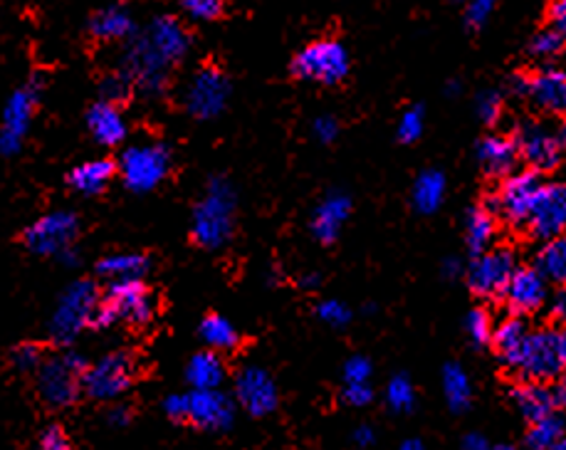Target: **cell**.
Returning <instances> with one entry per match:
<instances>
[{
    "mask_svg": "<svg viewBox=\"0 0 566 450\" xmlns=\"http://www.w3.org/2000/svg\"><path fill=\"white\" fill-rule=\"evenodd\" d=\"M87 129L99 147H119L127 139V119L119 105L99 99L87 111Z\"/></svg>",
    "mask_w": 566,
    "mask_h": 450,
    "instance_id": "7402d4cb",
    "label": "cell"
},
{
    "mask_svg": "<svg viewBox=\"0 0 566 450\" xmlns=\"http://www.w3.org/2000/svg\"><path fill=\"white\" fill-rule=\"evenodd\" d=\"M549 314L554 322L566 324V285H559V290L549 298Z\"/></svg>",
    "mask_w": 566,
    "mask_h": 450,
    "instance_id": "816d5d0a",
    "label": "cell"
},
{
    "mask_svg": "<svg viewBox=\"0 0 566 450\" xmlns=\"http://www.w3.org/2000/svg\"><path fill=\"white\" fill-rule=\"evenodd\" d=\"M476 111H478L482 125H498L502 111H504V99L500 92H495V89L480 92L476 99Z\"/></svg>",
    "mask_w": 566,
    "mask_h": 450,
    "instance_id": "b9f144b4",
    "label": "cell"
},
{
    "mask_svg": "<svg viewBox=\"0 0 566 450\" xmlns=\"http://www.w3.org/2000/svg\"><path fill=\"white\" fill-rule=\"evenodd\" d=\"M498 0H468V13H466V20L470 28H480L488 23V18L492 10H495Z\"/></svg>",
    "mask_w": 566,
    "mask_h": 450,
    "instance_id": "7dc6e473",
    "label": "cell"
},
{
    "mask_svg": "<svg viewBox=\"0 0 566 450\" xmlns=\"http://www.w3.org/2000/svg\"><path fill=\"white\" fill-rule=\"evenodd\" d=\"M300 285H302L305 290H314V288H319V275H317V272H307V275H302Z\"/></svg>",
    "mask_w": 566,
    "mask_h": 450,
    "instance_id": "680465c9",
    "label": "cell"
},
{
    "mask_svg": "<svg viewBox=\"0 0 566 450\" xmlns=\"http://www.w3.org/2000/svg\"><path fill=\"white\" fill-rule=\"evenodd\" d=\"M557 450H566V436H564V438H562V441L557 443Z\"/></svg>",
    "mask_w": 566,
    "mask_h": 450,
    "instance_id": "e7e4bbea",
    "label": "cell"
},
{
    "mask_svg": "<svg viewBox=\"0 0 566 450\" xmlns=\"http://www.w3.org/2000/svg\"><path fill=\"white\" fill-rule=\"evenodd\" d=\"M446 189L448 181L440 171L428 169L420 173V176L414 181V191H410V201H414V208L418 213H436L442 206V199H446Z\"/></svg>",
    "mask_w": 566,
    "mask_h": 450,
    "instance_id": "f1b7e54d",
    "label": "cell"
},
{
    "mask_svg": "<svg viewBox=\"0 0 566 450\" xmlns=\"http://www.w3.org/2000/svg\"><path fill=\"white\" fill-rule=\"evenodd\" d=\"M312 135L317 141H322V144H332V141L339 137V121L329 115L317 117L312 125Z\"/></svg>",
    "mask_w": 566,
    "mask_h": 450,
    "instance_id": "681fc988",
    "label": "cell"
},
{
    "mask_svg": "<svg viewBox=\"0 0 566 450\" xmlns=\"http://www.w3.org/2000/svg\"><path fill=\"white\" fill-rule=\"evenodd\" d=\"M557 137H559V144H562L564 151H566V115H564V121L559 125V129H557Z\"/></svg>",
    "mask_w": 566,
    "mask_h": 450,
    "instance_id": "6125c7cd",
    "label": "cell"
},
{
    "mask_svg": "<svg viewBox=\"0 0 566 450\" xmlns=\"http://www.w3.org/2000/svg\"><path fill=\"white\" fill-rule=\"evenodd\" d=\"M40 448L45 450H67L70 448V436L65 433L63 426H47L43 433H40Z\"/></svg>",
    "mask_w": 566,
    "mask_h": 450,
    "instance_id": "c3c4849f",
    "label": "cell"
},
{
    "mask_svg": "<svg viewBox=\"0 0 566 450\" xmlns=\"http://www.w3.org/2000/svg\"><path fill=\"white\" fill-rule=\"evenodd\" d=\"M492 330H495V324H492V317L485 310H472L466 317V334L476 346L490 344L492 342Z\"/></svg>",
    "mask_w": 566,
    "mask_h": 450,
    "instance_id": "ab89813d",
    "label": "cell"
},
{
    "mask_svg": "<svg viewBox=\"0 0 566 450\" xmlns=\"http://www.w3.org/2000/svg\"><path fill=\"white\" fill-rule=\"evenodd\" d=\"M79 233V218L72 211H53L47 216L38 218L33 225H28L23 233V243L30 253L43 255V258H53V255H63L72 248Z\"/></svg>",
    "mask_w": 566,
    "mask_h": 450,
    "instance_id": "7c38bea8",
    "label": "cell"
},
{
    "mask_svg": "<svg viewBox=\"0 0 566 450\" xmlns=\"http://www.w3.org/2000/svg\"><path fill=\"white\" fill-rule=\"evenodd\" d=\"M235 208H238V196H235L231 181L223 176L211 179L191 216V235L195 245H201L203 250L225 248L235 231Z\"/></svg>",
    "mask_w": 566,
    "mask_h": 450,
    "instance_id": "6da1fadb",
    "label": "cell"
},
{
    "mask_svg": "<svg viewBox=\"0 0 566 450\" xmlns=\"http://www.w3.org/2000/svg\"><path fill=\"white\" fill-rule=\"evenodd\" d=\"M549 25L566 38V0H552L549 6Z\"/></svg>",
    "mask_w": 566,
    "mask_h": 450,
    "instance_id": "f5cc1de1",
    "label": "cell"
},
{
    "mask_svg": "<svg viewBox=\"0 0 566 450\" xmlns=\"http://www.w3.org/2000/svg\"><path fill=\"white\" fill-rule=\"evenodd\" d=\"M137 374L134 356L127 352L105 354L95 364H87L85 376H82V394H87L95 401H111L129 392Z\"/></svg>",
    "mask_w": 566,
    "mask_h": 450,
    "instance_id": "8fae6325",
    "label": "cell"
},
{
    "mask_svg": "<svg viewBox=\"0 0 566 450\" xmlns=\"http://www.w3.org/2000/svg\"><path fill=\"white\" fill-rule=\"evenodd\" d=\"M424 129H426V115L420 107H410L406 109L404 115L398 119V139L404 141V144H414L420 137H424Z\"/></svg>",
    "mask_w": 566,
    "mask_h": 450,
    "instance_id": "60d3db41",
    "label": "cell"
},
{
    "mask_svg": "<svg viewBox=\"0 0 566 450\" xmlns=\"http://www.w3.org/2000/svg\"><path fill=\"white\" fill-rule=\"evenodd\" d=\"M349 216H352V199L342 191L327 193L322 203L314 208L312 235L319 243L332 245L339 238V233H342Z\"/></svg>",
    "mask_w": 566,
    "mask_h": 450,
    "instance_id": "44dd1931",
    "label": "cell"
},
{
    "mask_svg": "<svg viewBox=\"0 0 566 450\" xmlns=\"http://www.w3.org/2000/svg\"><path fill=\"white\" fill-rule=\"evenodd\" d=\"M107 424L111 428H125L129 424V411L125 406H115L111 411L107 414Z\"/></svg>",
    "mask_w": 566,
    "mask_h": 450,
    "instance_id": "11a10c76",
    "label": "cell"
},
{
    "mask_svg": "<svg viewBox=\"0 0 566 450\" xmlns=\"http://www.w3.org/2000/svg\"><path fill=\"white\" fill-rule=\"evenodd\" d=\"M225 10V0H181V13L193 23H211Z\"/></svg>",
    "mask_w": 566,
    "mask_h": 450,
    "instance_id": "f35d334b",
    "label": "cell"
},
{
    "mask_svg": "<svg viewBox=\"0 0 566 450\" xmlns=\"http://www.w3.org/2000/svg\"><path fill=\"white\" fill-rule=\"evenodd\" d=\"M530 326L527 322L522 320V314H510L504 317L502 322L495 324V330H492V346H495L500 360H510V356L520 350V344L524 336H527Z\"/></svg>",
    "mask_w": 566,
    "mask_h": 450,
    "instance_id": "e575fe53",
    "label": "cell"
},
{
    "mask_svg": "<svg viewBox=\"0 0 566 450\" xmlns=\"http://www.w3.org/2000/svg\"><path fill=\"white\" fill-rule=\"evenodd\" d=\"M566 50V38L562 33H557L552 25L540 30L537 35L530 40V55L540 63H552L564 55Z\"/></svg>",
    "mask_w": 566,
    "mask_h": 450,
    "instance_id": "d590c367",
    "label": "cell"
},
{
    "mask_svg": "<svg viewBox=\"0 0 566 450\" xmlns=\"http://www.w3.org/2000/svg\"><path fill=\"white\" fill-rule=\"evenodd\" d=\"M235 401L250 416L265 418L275 414L280 404V392H277L275 378L263 366H245L235 376Z\"/></svg>",
    "mask_w": 566,
    "mask_h": 450,
    "instance_id": "e0dca14e",
    "label": "cell"
},
{
    "mask_svg": "<svg viewBox=\"0 0 566 450\" xmlns=\"http://www.w3.org/2000/svg\"><path fill=\"white\" fill-rule=\"evenodd\" d=\"M352 441L359 446V448H369L376 443V431L372 426H359L356 431L352 433Z\"/></svg>",
    "mask_w": 566,
    "mask_h": 450,
    "instance_id": "db71d44e",
    "label": "cell"
},
{
    "mask_svg": "<svg viewBox=\"0 0 566 450\" xmlns=\"http://www.w3.org/2000/svg\"><path fill=\"white\" fill-rule=\"evenodd\" d=\"M97 272L105 280H139L149 272V258L139 253H115L97 262Z\"/></svg>",
    "mask_w": 566,
    "mask_h": 450,
    "instance_id": "4dcf8cb0",
    "label": "cell"
},
{
    "mask_svg": "<svg viewBox=\"0 0 566 450\" xmlns=\"http://www.w3.org/2000/svg\"><path fill=\"white\" fill-rule=\"evenodd\" d=\"M458 92H460V85H458V82H450V85L446 87V95H450V97H456Z\"/></svg>",
    "mask_w": 566,
    "mask_h": 450,
    "instance_id": "be15d7a7",
    "label": "cell"
},
{
    "mask_svg": "<svg viewBox=\"0 0 566 450\" xmlns=\"http://www.w3.org/2000/svg\"><path fill=\"white\" fill-rule=\"evenodd\" d=\"M153 317V300L143 278L139 280H111L99 300L95 312V330H107V326L117 322H127L134 326L149 324Z\"/></svg>",
    "mask_w": 566,
    "mask_h": 450,
    "instance_id": "277c9868",
    "label": "cell"
},
{
    "mask_svg": "<svg viewBox=\"0 0 566 450\" xmlns=\"http://www.w3.org/2000/svg\"><path fill=\"white\" fill-rule=\"evenodd\" d=\"M349 53L339 40H317L292 60V75L317 85H339L349 75Z\"/></svg>",
    "mask_w": 566,
    "mask_h": 450,
    "instance_id": "ba28073f",
    "label": "cell"
},
{
    "mask_svg": "<svg viewBox=\"0 0 566 450\" xmlns=\"http://www.w3.org/2000/svg\"><path fill=\"white\" fill-rule=\"evenodd\" d=\"M199 334L203 344L215 352H231L241 344V334L235 330L233 322L223 314H209L199 326Z\"/></svg>",
    "mask_w": 566,
    "mask_h": 450,
    "instance_id": "1f68e13d",
    "label": "cell"
},
{
    "mask_svg": "<svg viewBox=\"0 0 566 450\" xmlns=\"http://www.w3.org/2000/svg\"><path fill=\"white\" fill-rule=\"evenodd\" d=\"M462 448H466V450H488L490 441L482 433H468L466 438H462Z\"/></svg>",
    "mask_w": 566,
    "mask_h": 450,
    "instance_id": "9f6ffc18",
    "label": "cell"
},
{
    "mask_svg": "<svg viewBox=\"0 0 566 450\" xmlns=\"http://www.w3.org/2000/svg\"><path fill=\"white\" fill-rule=\"evenodd\" d=\"M386 406L394 414H410L416 406V388L406 374H396L386 386Z\"/></svg>",
    "mask_w": 566,
    "mask_h": 450,
    "instance_id": "8d00e7d4",
    "label": "cell"
},
{
    "mask_svg": "<svg viewBox=\"0 0 566 450\" xmlns=\"http://www.w3.org/2000/svg\"><path fill=\"white\" fill-rule=\"evenodd\" d=\"M517 268V258L510 248H488L478 253L468 265V285L480 298H498Z\"/></svg>",
    "mask_w": 566,
    "mask_h": 450,
    "instance_id": "9a60e30c",
    "label": "cell"
},
{
    "mask_svg": "<svg viewBox=\"0 0 566 450\" xmlns=\"http://www.w3.org/2000/svg\"><path fill=\"white\" fill-rule=\"evenodd\" d=\"M143 38L159 50V53L169 60L171 65H179L191 50V35L186 25L173 15H159L141 30Z\"/></svg>",
    "mask_w": 566,
    "mask_h": 450,
    "instance_id": "ffe728a7",
    "label": "cell"
},
{
    "mask_svg": "<svg viewBox=\"0 0 566 450\" xmlns=\"http://www.w3.org/2000/svg\"><path fill=\"white\" fill-rule=\"evenodd\" d=\"M566 436V418L559 416L557 411H552L547 416L532 421L527 438H524V446L532 450H547V448H557V443Z\"/></svg>",
    "mask_w": 566,
    "mask_h": 450,
    "instance_id": "836d02e7",
    "label": "cell"
},
{
    "mask_svg": "<svg viewBox=\"0 0 566 450\" xmlns=\"http://www.w3.org/2000/svg\"><path fill=\"white\" fill-rule=\"evenodd\" d=\"M40 92H43V82L33 77L8 97L3 119H0V157H15L23 149L40 105Z\"/></svg>",
    "mask_w": 566,
    "mask_h": 450,
    "instance_id": "8992f818",
    "label": "cell"
},
{
    "mask_svg": "<svg viewBox=\"0 0 566 450\" xmlns=\"http://www.w3.org/2000/svg\"><path fill=\"white\" fill-rule=\"evenodd\" d=\"M517 144L514 139L502 137V135H490L478 144V163L480 169L492 179H504L510 176L517 167Z\"/></svg>",
    "mask_w": 566,
    "mask_h": 450,
    "instance_id": "cb8c5ba5",
    "label": "cell"
},
{
    "mask_svg": "<svg viewBox=\"0 0 566 450\" xmlns=\"http://www.w3.org/2000/svg\"><path fill=\"white\" fill-rule=\"evenodd\" d=\"M495 216H498V213L490 211L485 203H482V206H478V208L468 211V216H466V243H468V250L472 255L492 248V243H495V235H498Z\"/></svg>",
    "mask_w": 566,
    "mask_h": 450,
    "instance_id": "83f0119b",
    "label": "cell"
},
{
    "mask_svg": "<svg viewBox=\"0 0 566 450\" xmlns=\"http://www.w3.org/2000/svg\"><path fill=\"white\" fill-rule=\"evenodd\" d=\"M87 362L77 352L50 356L38 369V394L50 408H70L82 394Z\"/></svg>",
    "mask_w": 566,
    "mask_h": 450,
    "instance_id": "5b68a950",
    "label": "cell"
},
{
    "mask_svg": "<svg viewBox=\"0 0 566 450\" xmlns=\"http://www.w3.org/2000/svg\"><path fill=\"white\" fill-rule=\"evenodd\" d=\"M189 424L205 433H225L235 421V401L221 388H193L189 394Z\"/></svg>",
    "mask_w": 566,
    "mask_h": 450,
    "instance_id": "2e32d148",
    "label": "cell"
},
{
    "mask_svg": "<svg viewBox=\"0 0 566 450\" xmlns=\"http://www.w3.org/2000/svg\"><path fill=\"white\" fill-rule=\"evenodd\" d=\"M542 183L544 181L540 179V171H512L510 176L502 179V186L495 196L485 199V206L500 213L510 225H527L534 201H537L542 191Z\"/></svg>",
    "mask_w": 566,
    "mask_h": 450,
    "instance_id": "30bf717a",
    "label": "cell"
},
{
    "mask_svg": "<svg viewBox=\"0 0 566 450\" xmlns=\"http://www.w3.org/2000/svg\"><path fill=\"white\" fill-rule=\"evenodd\" d=\"M502 300L512 314H532L549 300V280L537 268H514L502 290Z\"/></svg>",
    "mask_w": 566,
    "mask_h": 450,
    "instance_id": "d6986e66",
    "label": "cell"
},
{
    "mask_svg": "<svg viewBox=\"0 0 566 450\" xmlns=\"http://www.w3.org/2000/svg\"><path fill=\"white\" fill-rule=\"evenodd\" d=\"M111 179H115V161L92 159L72 169L67 183L72 191L82 193V196H99L109 186Z\"/></svg>",
    "mask_w": 566,
    "mask_h": 450,
    "instance_id": "484cf974",
    "label": "cell"
},
{
    "mask_svg": "<svg viewBox=\"0 0 566 450\" xmlns=\"http://www.w3.org/2000/svg\"><path fill=\"white\" fill-rule=\"evenodd\" d=\"M530 235L537 240H549L554 235L566 231V183L547 181L542 183V191L527 221Z\"/></svg>",
    "mask_w": 566,
    "mask_h": 450,
    "instance_id": "ac0fdd59",
    "label": "cell"
},
{
    "mask_svg": "<svg viewBox=\"0 0 566 450\" xmlns=\"http://www.w3.org/2000/svg\"><path fill=\"white\" fill-rule=\"evenodd\" d=\"M401 448H404V450H424V443H420L418 438H410V441L401 443Z\"/></svg>",
    "mask_w": 566,
    "mask_h": 450,
    "instance_id": "94428289",
    "label": "cell"
},
{
    "mask_svg": "<svg viewBox=\"0 0 566 450\" xmlns=\"http://www.w3.org/2000/svg\"><path fill=\"white\" fill-rule=\"evenodd\" d=\"M99 89H102V99L111 101V105H121V101H125V99L129 97L131 79H129L125 73H119V75H109V77L102 79Z\"/></svg>",
    "mask_w": 566,
    "mask_h": 450,
    "instance_id": "ee69618b",
    "label": "cell"
},
{
    "mask_svg": "<svg viewBox=\"0 0 566 450\" xmlns=\"http://www.w3.org/2000/svg\"><path fill=\"white\" fill-rule=\"evenodd\" d=\"M442 396H446L450 411L462 414L470 408L472 384L468 372L460 364H448L442 369Z\"/></svg>",
    "mask_w": 566,
    "mask_h": 450,
    "instance_id": "d6a6232c",
    "label": "cell"
},
{
    "mask_svg": "<svg viewBox=\"0 0 566 450\" xmlns=\"http://www.w3.org/2000/svg\"><path fill=\"white\" fill-rule=\"evenodd\" d=\"M462 272H466V268H462V262H460L458 258H450V260L442 262V275H446L448 280H456V278H460Z\"/></svg>",
    "mask_w": 566,
    "mask_h": 450,
    "instance_id": "6f0895ef",
    "label": "cell"
},
{
    "mask_svg": "<svg viewBox=\"0 0 566 450\" xmlns=\"http://www.w3.org/2000/svg\"><path fill=\"white\" fill-rule=\"evenodd\" d=\"M460 3H468V0H460Z\"/></svg>",
    "mask_w": 566,
    "mask_h": 450,
    "instance_id": "03108f58",
    "label": "cell"
},
{
    "mask_svg": "<svg viewBox=\"0 0 566 450\" xmlns=\"http://www.w3.org/2000/svg\"><path fill=\"white\" fill-rule=\"evenodd\" d=\"M514 97L527 99L542 115H566V69L557 65H544L532 75H517L510 79Z\"/></svg>",
    "mask_w": 566,
    "mask_h": 450,
    "instance_id": "9c48e42d",
    "label": "cell"
},
{
    "mask_svg": "<svg viewBox=\"0 0 566 450\" xmlns=\"http://www.w3.org/2000/svg\"><path fill=\"white\" fill-rule=\"evenodd\" d=\"M231 99V82L221 69L203 67L195 73L183 89V107L193 119H215L223 115Z\"/></svg>",
    "mask_w": 566,
    "mask_h": 450,
    "instance_id": "4fadbf2b",
    "label": "cell"
},
{
    "mask_svg": "<svg viewBox=\"0 0 566 450\" xmlns=\"http://www.w3.org/2000/svg\"><path fill=\"white\" fill-rule=\"evenodd\" d=\"M317 317L329 326H346L352 322V310L339 300H324L317 304Z\"/></svg>",
    "mask_w": 566,
    "mask_h": 450,
    "instance_id": "7bdbcfd3",
    "label": "cell"
},
{
    "mask_svg": "<svg viewBox=\"0 0 566 450\" xmlns=\"http://www.w3.org/2000/svg\"><path fill=\"white\" fill-rule=\"evenodd\" d=\"M43 362H45L43 350H40V346L33 342L18 344L15 350L10 352V366H13V369L20 374H38Z\"/></svg>",
    "mask_w": 566,
    "mask_h": 450,
    "instance_id": "74e56055",
    "label": "cell"
},
{
    "mask_svg": "<svg viewBox=\"0 0 566 450\" xmlns=\"http://www.w3.org/2000/svg\"><path fill=\"white\" fill-rule=\"evenodd\" d=\"M342 398L346 406L352 408H366L369 404L374 401V388L369 382H362V384H344V392H342Z\"/></svg>",
    "mask_w": 566,
    "mask_h": 450,
    "instance_id": "bcb514c9",
    "label": "cell"
},
{
    "mask_svg": "<svg viewBox=\"0 0 566 450\" xmlns=\"http://www.w3.org/2000/svg\"><path fill=\"white\" fill-rule=\"evenodd\" d=\"M186 382L191 388H221L225 382V362L221 352L205 350L191 356L186 366Z\"/></svg>",
    "mask_w": 566,
    "mask_h": 450,
    "instance_id": "4316f807",
    "label": "cell"
},
{
    "mask_svg": "<svg viewBox=\"0 0 566 450\" xmlns=\"http://www.w3.org/2000/svg\"><path fill=\"white\" fill-rule=\"evenodd\" d=\"M534 268L549 282L566 285V231L549 240H542V248L534 258Z\"/></svg>",
    "mask_w": 566,
    "mask_h": 450,
    "instance_id": "f546056e",
    "label": "cell"
},
{
    "mask_svg": "<svg viewBox=\"0 0 566 450\" xmlns=\"http://www.w3.org/2000/svg\"><path fill=\"white\" fill-rule=\"evenodd\" d=\"M520 159L527 161L534 171H554L564 159V147L559 144L557 129H549L544 121L527 119L514 131Z\"/></svg>",
    "mask_w": 566,
    "mask_h": 450,
    "instance_id": "5bb4252c",
    "label": "cell"
},
{
    "mask_svg": "<svg viewBox=\"0 0 566 450\" xmlns=\"http://www.w3.org/2000/svg\"><path fill=\"white\" fill-rule=\"evenodd\" d=\"M372 374H374V366H372V362L366 360V356L356 354L344 364V384L372 382Z\"/></svg>",
    "mask_w": 566,
    "mask_h": 450,
    "instance_id": "f6af8a7d",
    "label": "cell"
},
{
    "mask_svg": "<svg viewBox=\"0 0 566 450\" xmlns=\"http://www.w3.org/2000/svg\"><path fill=\"white\" fill-rule=\"evenodd\" d=\"M512 404L524 421L530 424L552 411H557L552 386L547 382H532V378H522V384L512 388Z\"/></svg>",
    "mask_w": 566,
    "mask_h": 450,
    "instance_id": "d4e9b609",
    "label": "cell"
},
{
    "mask_svg": "<svg viewBox=\"0 0 566 450\" xmlns=\"http://www.w3.org/2000/svg\"><path fill=\"white\" fill-rule=\"evenodd\" d=\"M99 300V290L92 280H77L67 285V290L60 294L53 317H50V340L60 346H70L95 322Z\"/></svg>",
    "mask_w": 566,
    "mask_h": 450,
    "instance_id": "3957f363",
    "label": "cell"
},
{
    "mask_svg": "<svg viewBox=\"0 0 566 450\" xmlns=\"http://www.w3.org/2000/svg\"><path fill=\"white\" fill-rule=\"evenodd\" d=\"M502 364L520 378L554 382L566 374V330L547 326V330L527 332L520 350Z\"/></svg>",
    "mask_w": 566,
    "mask_h": 450,
    "instance_id": "7a4b0ae2",
    "label": "cell"
},
{
    "mask_svg": "<svg viewBox=\"0 0 566 450\" xmlns=\"http://www.w3.org/2000/svg\"><path fill=\"white\" fill-rule=\"evenodd\" d=\"M134 33H137V23H134V15L127 6L111 3L107 8H99L89 18V35L99 43H127Z\"/></svg>",
    "mask_w": 566,
    "mask_h": 450,
    "instance_id": "603a6c76",
    "label": "cell"
},
{
    "mask_svg": "<svg viewBox=\"0 0 566 450\" xmlns=\"http://www.w3.org/2000/svg\"><path fill=\"white\" fill-rule=\"evenodd\" d=\"M163 411L171 418V421L183 424L189 418V394H173L163 401Z\"/></svg>",
    "mask_w": 566,
    "mask_h": 450,
    "instance_id": "f907efd6",
    "label": "cell"
},
{
    "mask_svg": "<svg viewBox=\"0 0 566 450\" xmlns=\"http://www.w3.org/2000/svg\"><path fill=\"white\" fill-rule=\"evenodd\" d=\"M60 260H65V265H77V260H79V255L75 253V248H67L63 255H60Z\"/></svg>",
    "mask_w": 566,
    "mask_h": 450,
    "instance_id": "91938a15",
    "label": "cell"
},
{
    "mask_svg": "<svg viewBox=\"0 0 566 450\" xmlns=\"http://www.w3.org/2000/svg\"><path fill=\"white\" fill-rule=\"evenodd\" d=\"M171 171V151L163 144H134L121 151L119 173L134 193H149L167 181Z\"/></svg>",
    "mask_w": 566,
    "mask_h": 450,
    "instance_id": "52a82bcc",
    "label": "cell"
}]
</instances>
